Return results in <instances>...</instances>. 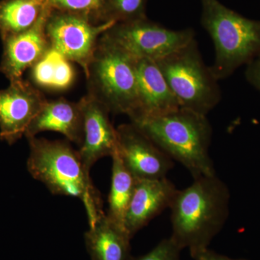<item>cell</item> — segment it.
Masks as SVG:
<instances>
[{
    "mask_svg": "<svg viewBox=\"0 0 260 260\" xmlns=\"http://www.w3.org/2000/svg\"><path fill=\"white\" fill-rule=\"evenodd\" d=\"M148 0H107L106 21L114 23L132 21L146 18Z\"/></svg>",
    "mask_w": 260,
    "mask_h": 260,
    "instance_id": "cell-21",
    "label": "cell"
},
{
    "mask_svg": "<svg viewBox=\"0 0 260 260\" xmlns=\"http://www.w3.org/2000/svg\"><path fill=\"white\" fill-rule=\"evenodd\" d=\"M72 63L50 49L30 68L32 82L38 87L48 90H67L72 86L75 79V70Z\"/></svg>",
    "mask_w": 260,
    "mask_h": 260,
    "instance_id": "cell-19",
    "label": "cell"
},
{
    "mask_svg": "<svg viewBox=\"0 0 260 260\" xmlns=\"http://www.w3.org/2000/svg\"><path fill=\"white\" fill-rule=\"evenodd\" d=\"M85 75L88 94L110 113L129 116L136 110L135 58L104 34Z\"/></svg>",
    "mask_w": 260,
    "mask_h": 260,
    "instance_id": "cell-5",
    "label": "cell"
},
{
    "mask_svg": "<svg viewBox=\"0 0 260 260\" xmlns=\"http://www.w3.org/2000/svg\"><path fill=\"white\" fill-rule=\"evenodd\" d=\"M112 158V183L108 199L109 208L107 215L113 223L125 230L124 220L134 193L137 179L126 169L116 152Z\"/></svg>",
    "mask_w": 260,
    "mask_h": 260,
    "instance_id": "cell-18",
    "label": "cell"
},
{
    "mask_svg": "<svg viewBox=\"0 0 260 260\" xmlns=\"http://www.w3.org/2000/svg\"><path fill=\"white\" fill-rule=\"evenodd\" d=\"M28 140L27 168L36 180L43 183L51 194L81 200L89 225L105 213L100 193L94 186L79 153L62 140L31 137Z\"/></svg>",
    "mask_w": 260,
    "mask_h": 260,
    "instance_id": "cell-2",
    "label": "cell"
},
{
    "mask_svg": "<svg viewBox=\"0 0 260 260\" xmlns=\"http://www.w3.org/2000/svg\"><path fill=\"white\" fill-rule=\"evenodd\" d=\"M246 79L260 92V55L246 65Z\"/></svg>",
    "mask_w": 260,
    "mask_h": 260,
    "instance_id": "cell-23",
    "label": "cell"
},
{
    "mask_svg": "<svg viewBox=\"0 0 260 260\" xmlns=\"http://www.w3.org/2000/svg\"><path fill=\"white\" fill-rule=\"evenodd\" d=\"M116 153L137 180L167 177L174 162L133 123L116 128Z\"/></svg>",
    "mask_w": 260,
    "mask_h": 260,
    "instance_id": "cell-9",
    "label": "cell"
},
{
    "mask_svg": "<svg viewBox=\"0 0 260 260\" xmlns=\"http://www.w3.org/2000/svg\"><path fill=\"white\" fill-rule=\"evenodd\" d=\"M51 8H48L31 28L2 39L3 53L0 72L10 82L23 79L24 72L31 68L51 49L46 32V23Z\"/></svg>",
    "mask_w": 260,
    "mask_h": 260,
    "instance_id": "cell-12",
    "label": "cell"
},
{
    "mask_svg": "<svg viewBox=\"0 0 260 260\" xmlns=\"http://www.w3.org/2000/svg\"><path fill=\"white\" fill-rule=\"evenodd\" d=\"M181 249L171 238L165 239L144 255L130 260H181Z\"/></svg>",
    "mask_w": 260,
    "mask_h": 260,
    "instance_id": "cell-22",
    "label": "cell"
},
{
    "mask_svg": "<svg viewBox=\"0 0 260 260\" xmlns=\"http://www.w3.org/2000/svg\"><path fill=\"white\" fill-rule=\"evenodd\" d=\"M200 3L202 25L215 47L210 69L219 81L260 55V21L242 16L218 0Z\"/></svg>",
    "mask_w": 260,
    "mask_h": 260,
    "instance_id": "cell-4",
    "label": "cell"
},
{
    "mask_svg": "<svg viewBox=\"0 0 260 260\" xmlns=\"http://www.w3.org/2000/svg\"><path fill=\"white\" fill-rule=\"evenodd\" d=\"M173 160L180 162L193 179L216 174L209 148L211 124L207 116L179 108L155 117L130 119Z\"/></svg>",
    "mask_w": 260,
    "mask_h": 260,
    "instance_id": "cell-3",
    "label": "cell"
},
{
    "mask_svg": "<svg viewBox=\"0 0 260 260\" xmlns=\"http://www.w3.org/2000/svg\"><path fill=\"white\" fill-rule=\"evenodd\" d=\"M114 22L95 24L78 15L51 8L46 32L51 49L88 73L99 39Z\"/></svg>",
    "mask_w": 260,
    "mask_h": 260,
    "instance_id": "cell-8",
    "label": "cell"
},
{
    "mask_svg": "<svg viewBox=\"0 0 260 260\" xmlns=\"http://www.w3.org/2000/svg\"><path fill=\"white\" fill-rule=\"evenodd\" d=\"M104 35L135 59L157 61L195 39L191 28L172 30L144 18L116 23Z\"/></svg>",
    "mask_w": 260,
    "mask_h": 260,
    "instance_id": "cell-7",
    "label": "cell"
},
{
    "mask_svg": "<svg viewBox=\"0 0 260 260\" xmlns=\"http://www.w3.org/2000/svg\"><path fill=\"white\" fill-rule=\"evenodd\" d=\"M44 131L56 132L77 145L83 139V116L80 103L64 99L47 101L25 132L26 138Z\"/></svg>",
    "mask_w": 260,
    "mask_h": 260,
    "instance_id": "cell-15",
    "label": "cell"
},
{
    "mask_svg": "<svg viewBox=\"0 0 260 260\" xmlns=\"http://www.w3.org/2000/svg\"><path fill=\"white\" fill-rule=\"evenodd\" d=\"M137 108L130 119L155 117L180 108L156 61L135 59Z\"/></svg>",
    "mask_w": 260,
    "mask_h": 260,
    "instance_id": "cell-13",
    "label": "cell"
},
{
    "mask_svg": "<svg viewBox=\"0 0 260 260\" xmlns=\"http://www.w3.org/2000/svg\"><path fill=\"white\" fill-rule=\"evenodd\" d=\"M53 10L83 17L95 24L106 21L107 0H47Z\"/></svg>",
    "mask_w": 260,
    "mask_h": 260,
    "instance_id": "cell-20",
    "label": "cell"
},
{
    "mask_svg": "<svg viewBox=\"0 0 260 260\" xmlns=\"http://www.w3.org/2000/svg\"><path fill=\"white\" fill-rule=\"evenodd\" d=\"M10 83L0 90V139L13 145L25 135L47 100L28 81L21 79Z\"/></svg>",
    "mask_w": 260,
    "mask_h": 260,
    "instance_id": "cell-10",
    "label": "cell"
},
{
    "mask_svg": "<svg viewBox=\"0 0 260 260\" xmlns=\"http://www.w3.org/2000/svg\"><path fill=\"white\" fill-rule=\"evenodd\" d=\"M83 116V139L78 150L86 172L104 157H112L117 150V135L109 119V109L87 94L79 102Z\"/></svg>",
    "mask_w": 260,
    "mask_h": 260,
    "instance_id": "cell-11",
    "label": "cell"
},
{
    "mask_svg": "<svg viewBox=\"0 0 260 260\" xmlns=\"http://www.w3.org/2000/svg\"><path fill=\"white\" fill-rule=\"evenodd\" d=\"M49 8L47 0H3L0 2L2 39L31 28Z\"/></svg>",
    "mask_w": 260,
    "mask_h": 260,
    "instance_id": "cell-17",
    "label": "cell"
},
{
    "mask_svg": "<svg viewBox=\"0 0 260 260\" xmlns=\"http://www.w3.org/2000/svg\"><path fill=\"white\" fill-rule=\"evenodd\" d=\"M178 189L167 177L137 180L124 229L131 239L153 218L170 208Z\"/></svg>",
    "mask_w": 260,
    "mask_h": 260,
    "instance_id": "cell-14",
    "label": "cell"
},
{
    "mask_svg": "<svg viewBox=\"0 0 260 260\" xmlns=\"http://www.w3.org/2000/svg\"><path fill=\"white\" fill-rule=\"evenodd\" d=\"M230 193L216 174L194 179L185 189L177 190L171 205V239L194 259L208 249L229 216Z\"/></svg>",
    "mask_w": 260,
    "mask_h": 260,
    "instance_id": "cell-1",
    "label": "cell"
},
{
    "mask_svg": "<svg viewBox=\"0 0 260 260\" xmlns=\"http://www.w3.org/2000/svg\"><path fill=\"white\" fill-rule=\"evenodd\" d=\"M181 108L207 116L220 103L221 90L194 39L155 61Z\"/></svg>",
    "mask_w": 260,
    "mask_h": 260,
    "instance_id": "cell-6",
    "label": "cell"
},
{
    "mask_svg": "<svg viewBox=\"0 0 260 260\" xmlns=\"http://www.w3.org/2000/svg\"><path fill=\"white\" fill-rule=\"evenodd\" d=\"M194 259L195 260H247L244 259H232V258L229 257V256L222 255V254H218V253L215 252V251L210 250L209 249H207L205 251H202Z\"/></svg>",
    "mask_w": 260,
    "mask_h": 260,
    "instance_id": "cell-24",
    "label": "cell"
},
{
    "mask_svg": "<svg viewBox=\"0 0 260 260\" xmlns=\"http://www.w3.org/2000/svg\"><path fill=\"white\" fill-rule=\"evenodd\" d=\"M131 237L104 213L89 225L85 246L92 260H130Z\"/></svg>",
    "mask_w": 260,
    "mask_h": 260,
    "instance_id": "cell-16",
    "label": "cell"
}]
</instances>
